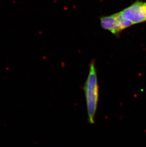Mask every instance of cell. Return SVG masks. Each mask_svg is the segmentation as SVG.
I'll return each instance as SVG.
<instances>
[{
	"label": "cell",
	"instance_id": "3",
	"mask_svg": "<svg viewBox=\"0 0 146 147\" xmlns=\"http://www.w3.org/2000/svg\"><path fill=\"white\" fill-rule=\"evenodd\" d=\"M101 25L103 29L110 31L114 34H118L123 31L117 20L116 13L100 18Z\"/></svg>",
	"mask_w": 146,
	"mask_h": 147
},
{
	"label": "cell",
	"instance_id": "2",
	"mask_svg": "<svg viewBox=\"0 0 146 147\" xmlns=\"http://www.w3.org/2000/svg\"><path fill=\"white\" fill-rule=\"evenodd\" d=\"M121 11L124 18L131 21L133 24L146 22V2L137 0Z\"/></svg>",
	"mask_w": 146,
	"mask_h": 147
},
{
	"label": "cell",
	"instance_id": "1",
	"mask_svg": "<svg viewBox=\"0 0 146 147\" xmlns=\"http://www.w3.org/2000/svg\"><path fill=\"white\" fill-rule=\"evenodd\" d=\"M99 89L95 61H92L90 64L89 72L84 87L88 121L90 124L95 122V114L99 102Z\"/></svg>",
	"mask_w": 146,
	"mask_h": 147
}]
</instances>
